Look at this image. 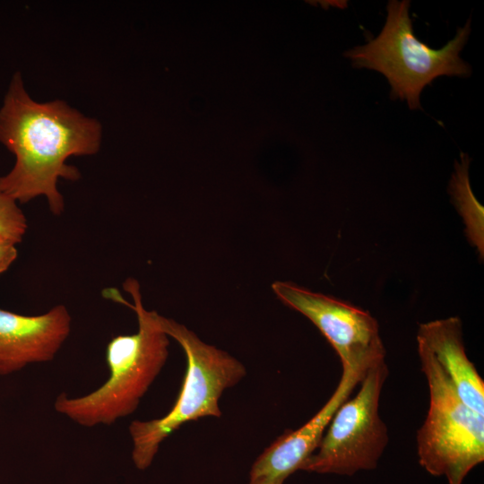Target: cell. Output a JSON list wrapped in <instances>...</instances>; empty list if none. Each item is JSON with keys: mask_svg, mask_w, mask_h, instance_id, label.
I'll return each mask as SVG.
<instances>
[{"mask_svg": "<svg viewBox=\"0 0 484 484\" xmlns=\"http://www.w3.org/2000/svg\"><path fill=\"white\" fill-rule=\"evenodd\" d=\"M99 123L62 100L39 103L26 91L21 74L13 75L0 108V142L15 157L0 177V192L18 203L43 195L50 212L65 209L58 178L77 180L79 170L65 163L71 156L95 154L100 145Z\"/></svg>", "mask_w": 484, "mask_h": 484, "instance_id": "1", "label": "cell"}, {"mask_svg": "<svg viewBox=\"0 0 484 484\" xmlns=\"http://www.w3.org/2000/svg\"><path fill=\"white\" fill-rule=\"evenodd\" d=\"M123 288L134 304L115 288L105 289L102 295L135 312L137 332L117 335L108 341L106 361L109 376L102 385L78 397L62 393L54 402L56 412L82 427L110 426L134 412L169 356V336L160 326L159 314L144 308L139 282L127 278Z\"/></svg>", "mask_w": 484, "mask_h": 484, "instance_id": "2", "label": "cell"}, {"mask_svg": "<svg viewBox=\"0 0 484 484\" xmlns=\"http://www.w3.org/2000/svg\"><path fill=\"white\" fill-rule=\"evenodd\" d=\"M385 23L378 34L363 46L344 53L354 68L379 72L391 86V97L406 100L411 109H421L422 90L440 76L466 77L471 66L460 56L471 33V19L457 29L454 39L433 49L414 34L410 1L390 0Z\"/></svg>", "mask_w": 484, "mask_h": 484, "instance_id": "3", "label": "cell"}, {"mask_svg": "<svg viewBox=\"0 0 484 484\" xmlns=\"http://www.w3.org/2000/svg\"><path fill=\"white\" fill-rule=\"evenodd\" d=\"M162 330L183 348L187 368L179 394L171 410L151 420H134L128 430L132 460L139 470L147 469L160 444L184 423L203 417L221 416L219 400L246 374L244 365L228 352L203 341L193 331L159 315Z\"/></svg>", "mask_w": 484, "mask_h": 484, "instance_id": "4", "label": "cell"}, {"mask_svg": "<svg viewBox=\"0 0 484 484\" xmlns=\"http://www.w3.org/2000/svg\"><path fill=\"white\" fill-rule=\"evenodd\" d=\"M429 390L427 417L417 432L419 462L448 484H462L484 460V416L469 408L429 350L418 343Z\"/></svg>", "mask_w": 484, "mask_h": 484, "instance_id": "5", "label": "cell"}, {"mask_svg": "<svg viewBox=\"0 0 484 484\" xmlns=\"http://www.w3.org/2000/svg\"><path fill=\"white\" fill-rule=\"evenodd\" d=\"M387 375L385 361L367 372L359 393L339 407L316 452L300 470L353 475L361 470L376 468L388 443L387 428L378 412Z\"/></svg>", "mask_w": 484, "mask_h": 484, "instance_id": "6", "label": "cell"}, {"mask_svg": "<svg viewBox=\"0 0 484 484\" xmlns=\"http://www.w3.org/2000/svg\"><path fill=\"white\" fill-rule=\"evenodd\" d=\"M271 288L282 303L319 329L338 353L342 371L362 380L370 368L385 361L378 323L367 311L290 281H276Z\"/></svg>", "mask_w": 484, "mask_h": 484, "instance_id": "7", "label": "cell"}, {"mask_svg": "<svg viewBox=\"0 0 484 484\" xmlns=\"http://www.w3.org/2000/svg\"><path fill=\"white\" fill-rule=\"evenodd\" d=\"M71 324L64 305L37 315L0 308V376L53 360L69 337Z\"/></svg>", "mask_w": 484, "mask_h": 484, "instance_id": "8", "label": "cell"}, {"mask_svg": "<svg viewBox=\"0 0 484 484\" xmlns=\"http://www.w3.org/2000/svg\"><path fill=\"white\" fill-rule=\"evenodd\" d=\"M361 379L342 371L340 383L327 402L301 428L287 431L268 446L254 462L249 484L282 481L300 470L316 450L334 413Z\"/></svg>", "mask_w": 484, "mask_h": 484, "instance_id": "9", "label": "cell"}, {"mask_svg": "<svg viewBox=\"0 0 484 484\" xmlns=\"http://www.w3.org/2000/svg\"><path fill=\"white\" fill-rule=\"evenodd\" d=\"M417 341L432 354L462 401L484 416V382L466 355L460 318L420 324Z\"/></svg>", "mask_w": 484, "mask_h": 484, "instance_id": "10", "label": "cell"}, {"mask_svg": "<svg viewBox=\"0 0 484 484\" xmlns=\"http://www.w3.org/2000/svg\"><path fill=\"white\" fill-rule=\"evenodd\" d=\"M469 163L468 154L461 152V162L455 161V171L451 177L449 192L464 220L469 240L477 247L480 256L483 258V207L476 200L471 188Z\"/></svg>", "mask_w": 484, "mask_h": 484, "instance_id": "11", "label": "cell"}, {"mask_svg": "<svg viewBox=\"0 0 484 484\" xmlns=\"http://www.w3.org/2000/svg\"><path fill=\"white\" fill-rule=\"evenodd\" d=\"M27 229V219L18 203L0 192V242L17 246Z\"/></svg>", "mask_w": 484, "mask_h": 484, "instance_id": "12", "label": "cell"}, {"mask_svg": "<svg viewBox=\"0 0 484 484\" xmlns=\"http://www.w3.org/2000/svg\"><path fill=\"white\" fill-rule=\"evenodd\" d=\"M18 256L16 245L0 242V274L7 271Z\"/></svg>", "mask_w": 484, "mask_h": 484, "instance_id": "13", "label": "cell"}, {"mask_svg": "<svg viewBox=\"0 0 484 484\" xmlns=\"http://www.w3.org/2000/svg\"><path fill=\"white\" fill-rule=\"evenodd\" d=\"M255 484H283L282 481H272V482H267V483H255Z\"/></svg>", "mask_w": 484, "mask_h": 484, "instance_id": "14", "label": "cell"}]
</instances>
